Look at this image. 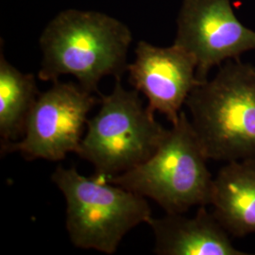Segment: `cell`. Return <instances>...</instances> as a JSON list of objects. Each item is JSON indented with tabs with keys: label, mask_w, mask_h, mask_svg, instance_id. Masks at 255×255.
I'll return each instance as SVG.
<instances>
[{
	"label": "cell",
	"mask_w": 255,
	"mask_h": 255,
	"mask_svg": "<svg viewBox=\"0 0 255 255\" xmlns=\"http://www.w3.org/2000/svg\"><path fill=\"white\" fill-rule=\"evenodd\" d=\"M185 106L209 160L255 158V67L229 60L217 75L200 83Z\"/></svg>",
	"instance_id": "2"
},
{
	"label": "cell",
	"mask_w": 255,
	"mask_h": 255,
	"mask_svg": "<svg viewBox=\"0 0 255 255\" xmlns=\"http://www.w3.org/2000/svg\"><path fill=\"white\" fill-rule=\"evenodd\" d=\"M131 41L130 29L119 19L100 11L65 9L41 34L38 78L53 82L72 75L83 89L100 93L103 78L121 79L127 71Z\"/></svg>",
	"instance_id": "1"
},
{
	"label": "cell",
	"mask_w": 255,
	"mask_h": 255,
	"mask_svg": "<svg viewBox=\"0 0 255 255\" xmlns=\"http://www.w3.org/2000/svg\"><path fill=\"white\" fill-rule=\"evenodd\" d=\"M101 99L78 83L55 81L40 93L17 141L1 143V154L18 152L27 161H62L77 154L88 114Z\"/></svg>",
	"instance_id": "6"
},
{
	"label": "cell",
	"mask_w": 255,
	"mask_h": 255,
	"mask_svg": "<svg viewBox=\"0 0 255 255\" xmlns=\"http://www.w3.org/2000/svg\"><path fill=\"white\" fill-rule=\"evenodd\" d=\"M51 180L66 201L65 226L77 248L114 255L130 230L152 218L146 198L74 167L59 165Z\"/></svg>",
	"instance_id": "4"
},
{
	"label": "cell",
	"mask_w": 255,
	"mask_h": 255,
	"mask_svg": "<svg viewBox=\"0 0 255 255\" xmlns=\"http://www.w3.org/2000/svg\"><path fill=\"white\" fill-rule=\"evenodd\" d=\"M40 92L33 74L23 73L0 55L1 143L17 141L24 134L27 118Z\"/></svg>",
	"instance_id": "11"
},
{
	"label": "cell",
	"mask_w": 255,
	"mask_h": 255,
	"mask_svg": "<svg viewBox=\"0 0 255 255\" xmlns=\"http://www.w3.org/2000/svg\"><path fill=\"white\" fill-rule=\"evenodd\" d=\"M210 205L231 237L255 234V158L221 167L213 181Z\"/></svg>",
	"instance_id": "10"
},
{
	"label": "cell",
	"mask_w": 255,
	"mask_h": 255,
	"mask_svg": "<svg viewBox=\"0 0 255 255\" xmlns=\"http://www.w3.org/2000/svg\"><path fill=\"white\" fill-rule=\"evenodd\" d=\"M190 119L182 111L154 154L107 182L151 199L166 214L208 205L214 178Z\"/></svg>",
	"instance_id": "3"
},
{
	"label": "cell",
	"mask_w": 255,
	"mask_h": 255,
	"mask_svg": "<svg viewBox=\"0 0 255 255\" xmlns=\"http://www.w3.org/2000/svg\"><path fill=\"white\" fill-rule=\"evenodd\" d=\"M174 44L194 57L203 82L213 67L255 50V31L237 18L230 0H183Z\"/></svg>",
	"instance_id": "7"
},
{
	"label": "cell",
	"mask_w": 255,
	"mask_h": 255,
	"mask_svg": "<svg viewBox=\"0 0 255 255\" xmlns=\"http://www.w3.org/2000/svg\"><path fill=\"white\" fill-rule=\"evenodd\" d=\"M127 71L129 83L148 101L147 108L163 114L172 125L191 92L201 83L196 60L176 44L161 47L138 42L135 61L128 65Z\"/></svg>",
	"instance_id": "8"
},
{
	"label": "cell",
	"mask_w": 255,
	"mask_h": 255,
	"mask_svg": "<svg viewBox=\"0 0 255 255\" xmlns=\"http://www.w3.org/2000/svg\"><path fill=\"white\" fill-rule=\"evenodd\" d=\"M199 206L194 218L166 214L147 222L154 236L155 255H248L233 245L228 232L206 209Z\"/></svg>",
	"instance_id": "9"
},
{
	"label": "cell",
	"mask_w": 255,
	"mask_h": 255,
	"mask_svg": "<svg viewBox=\"0 0 255 255\" xmlns=\"http://www.w3.org/2000/svg\"><path fill=\"white\" fill-rule=\"evenodd\" d=\"M86 126L77 154L93 164L101 179L124 173L146 162L168 130L144 106L139 92L126 90L121 79H116L110 95L101 94V109Z\"/></svg>",
	"instance_id": "5"
}]
</instances>
